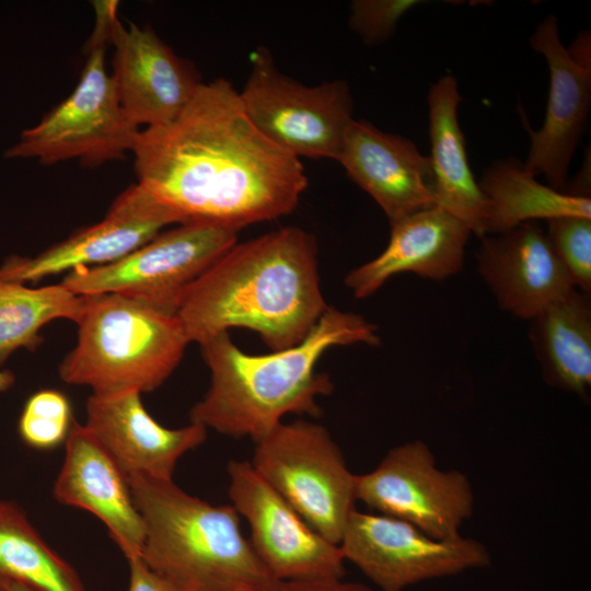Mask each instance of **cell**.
I'll return each mask as SVG.
<instances>
[{
	"label": "cell",
	"mask_w": 591,
	"mask_h": 591,
	"mask_svg": "<svg viewBox=\"0 0 591 591\" xmlns=\"http://www.w3.org/2000/svg\"><path fill=\"white\" fill-rule=\"evenodd\" d=\"M131 152L137 183L182 223L239 232L291 213L308 187L301 160L255 127L223 78L201 82L171 123L141 129Z\"/></svg>",
	"instance_id": "cell-1"
},
{
	"label": "cell",
	"mask_w": 591,
	"mask_h": 591,
	"mask_svg": "<svg viewBox=\"0 0 591 591\" xmlns=\"http://www.w3.org/2000/svg\"><path fill=\"white\" fill-rule=\"evenodd\" d=\"M328 306L315 236L285 227L236 242L183 292L175 313L189 343L241 327L278 351L301 343Z\"/></svg>",
	"instance_id": "cell-2"
},
{
	"label": "cell",
	"mask_w": 591,
	"mask_h": 591,
	"mask_svg": "<svg viewBox=\"0 0 591 591\" xmlns=\"http://www.w3.org/2000/svg\"><path fill=\"white\" fill-rule=\"evenodd\" d=\"M356 344L378 346V327L360 314L334 306L301 343L266 355L246 354L229 333L218 334L199 345L210 384L190 408L189 420L256 442L288 414L317 417L318 397L334 389L328 374L316 372L317 361L332 347Z\"/></svg>",
	"instance_id": "cell-3"
},
{
	"label": "cell",
	"mask_w": 591,
	"mask_h": 591,
	"mask_svg": "<svg viewBox=\"0 0 591 591\" xmlns=\"http://www.w3.org/2000/svg\"><path fill=\"white\" fill-rule=\"evenodd\" d=\"M144 524L141 557L184 591H266L276 579L240 528L232 505H212L173 479L128 476Z\"/></svg>",
	"instance_id": "cell-4"
},
{
	"label": "cell",
	"mask_w": 591,
	"mask_h": 591,
	"mask_svg": "<svg viewBox=\"0 0 591 591\" xmlns=\"http://www.w3.org/2000/svg\"><path fill=\"white\" fill-rule=\"evenodd\" d=\"M82 297L78 339L58 367L60 379L99 395L160 387L190 344L176 313L119 293Z\"/></svg>",
	"instance_id": "cell-5"
},
{
	"label": "cell",
	"mask_w": 591,
	"mask_h": 591,
	"mask_svg": "<svg viewBox=\"0 0 591 591\" xmlns=\"http://www.w3.org/2000/svg\"><path fill=\"white\" fill-rule=\"evenodd\" d=\"M250 462L311 528L339 544L356 510L357 475L323 425L280 422L255 442Z\"/></svg>",
	"instance_id": "cell-6"
},
{
	"label": "cell",
	"mask_w": 591,
	"mask_h": 591,
	"mask_svg": "<svg viewBox=\"0 0 591 591\" xmlns=\"http://www.w3.org/2000/svg\"><path fill=\"white\" fill-rule=\"evenodd\" d=\"M140 130L120 107L105 67V43L90 38L76 89L37 125L24 129L4 157L46 165L79 159L95 166L131 152Z\"/></svg>",
	"instance_id": "cell-7"
},
{
	"label": "cell",
	"mask_w": 591,
	"mask_h": 591,
	"mask_svg": "<svg viewBox=\"0 0 591 591\" xmlns=\"http://www.w3.org/2000/svg\"><path fill=\"white\" fill-rule=\"evenodd\" d=\"M240 94L255 127L269 140L301 159H333L355 119L346 81L333 80L308 86L282 73L270 51L256 48Z\"/></svg>",
	"instance_id": "cell-8"
},
{
	"label": "cell",
	"mask_w": 591,
	"mask_h": 591,
	"mask_svg": "<svg viewBox=\"0 0 591 591\" xmlns=\"http://www.w3.org/2000/svg\"><path fill=\"white\" fill-rule=\"evenodd\" d=\"M236 242L233 230L189 221L117 262L74 268L60 283L78 296L119 293L176 312L183 292Z\"/></svg>",
	"instance_id": "cell-9"
},
{
	"label": "cell",
	"mask_w": 591,
	"mask_h": 591,
	"mask_svg": "<svg viewBox=\"0 0 591 591\" xmlns=\"http://www.w3.org/2000/svg\"><path fill=\"white\" fill-rule=\"evenodd\" d=\"M356 496L379 513L439 540L461 536L475 506L467 476L439 468L432 451L420 440L392 448L373 470L357 475Z\"/></svg>",
	"instance_id": "cell-10"
},
{
	"label": "cell",
	"mask_w": 591,
	"mask_h": 591,
	"mask_svg": "<svg viewBox=\"0 0 591 591\" xmlns=\"http://www.w3.org/2000/svg\"><path fill=\"white\" fill-rule=\"evenodd\" d=\"M382 591H403L416 583L487 567V547L477 540H439L403 520L355 510L338 544Z\"/></svg>",
	"instance_id": "cell-11"
},
{
	"label": "cell",
	"mask_w": 591,
	"mask_h": 591,
	"mask_svg": "<svg viewBox=\"0 0 591 591\" xmlns=\"http://www.w3.org/2000/svg\"><path fill=\"white\" fill-rule=\"evenodd\" d=\"M229 497L251 531L250 543L278 580L341 579L345 558L246 460L228 463Z\"/></svg>",
	"instance_id": "cell-12"
},
{
	"label": "cell",
	"mask_w": 591,
	"mask_h": 591,
	"mask_svg": "<svg viewBox=\"0 0 591 591\" xmlns=\"http://www.w3.org/2000/svg\"><path fill=\"white\" fill-rule=\"evenodd\" d=\"M179 218L141 185L126 188L97 223L77 231L36 256L12 255L0 266V279L22 283L78 267L119 260L144 245Z\"/></svg>",
	"instance_id": "cell-13"
},
{
	"label": "cell",
	"mask_w": 591,
	"mask_h": 591,
	"mask_svg": "<svg viewBox=\"0 0 591 591\" xmlns=\"http://www.w3.org/2000/svg\"><path fill=\"white\" fill-rule=\"evenodd\" d=\"M108 43L114 46L111 74L120 107L139 129L174 120L201 83L195 71L152 30L118 16Z\"/></svg>",
	"instance_id": "cell-14"
},
{
	"label": "cell",
	"mask_w": 591,
	"mask_h": 591,
	"mask_svg": "<svg viewBox=\"0 0 591 591\" xmlns=\"http://www.w3.org/2000/svg\"><path fill=\"white\" fill-rule=\"evenodd\" d=\"M530 43L547 61L549 91L545 119L538 130L530 128L524 112L520 111L531 140L523 164L531 174L544 175L548 186L563 192L591 107V68L578 65L570 57L554 15H547L536 25Z\"/></svg>",
	"instance_id": "cell-15"
},
{
	"label": "cell",
	"mask_w": 591,
	"mask_h": 591,
	"mask_svg": "<svg viewBox=\"0 0 591 591\" xmlns=\"http://www.w3.org/2000/svg\"><path fill=\"white\" fill-rule=\"evenodd\" d=\"M336 161L373 198L390 222L434 206L430 158L404 136L354 119Z\"/></svg>",
	"instance_id": "cell-16"
},
{
	"label": "cell",
	"mask_w": 591,
	"mask_h": 591,
	"mask_svg": "<svg viewBox=\"0 0 591 591\" xmlns=\"http://www.w3.org/2000/svg\"><path fill=\"white\" fill-rule=\"evenodd\" d=\"M476 258L480 277L498 305L522 320H532L575 289L546 233L535 221L484 235Z\"/></svg>",
	"instance_id": "cell-17"
},
{
	"label": "cell",
	"mask_w": 591,
	"mask_h": 591,
	"mask_svg": "<svg viewBox=\"0 0 591 591\" xmlns=\"http://www.w3.org/2000/svg\"><path fill=\"white\" fill-rule=\"evenodd\" d=\"M85 426L125 475L173 479L177 462L201 445L208 429L189 422L171 429L146 409L138 392L91 394L85 404Z\"/></svg>",
	"instance_id": "cell-18"
},
{
	"label": "cell",
	"mask_w": 591,
	"mask_h": 591,
	"mask_svg": "<svg viewBox=\"0 0 591 591\" xmlns=\"http://www.w3.org/2000/svg\"><path fill=\"white\" fill-rule=\"evenodd\" d=\"M55 499L89 511L106 526L125 558L141 556L144 524L128 477L92 431L73 421L54 484Z\"/></svg>",
	"instance_id": "cell-19"
},
{
	"label": "cell",
	"mask_w": 591,
	"mask_h": 591,
	"mask_svg": "<svg viewBox=\"0 0 591 591\" xmlns=\"http://www.w3.org/2000/svg\"><path fill=\"white\" fill-rule=\"evenodd\" d=\"M390 224V240L381 254L345 277L355 298L372 296L401 273L443 280L462 270L472 232L447 211L432 206Z\"/></svg>",
	"instance_id": "cell-20"
},
{
	"label": "cell",
	"mask_w": 591,
	"mask_h": 591,
	"mask_svg": "<svg viewBox=\"0 0 591 591\" xmlns=\"http://www.w3.org/2000/svg\"><path fill=\"white\" fill-rule=\"evenodd\" d=\"M455 77L444 74L428 92V121L434 175V206L486 235L487 200L470 167L457 111L462 102Z\"/></svg>",
	"instance_id": "cell-21"
},
{
	"label": "cell",
	"mask_w": 591,
	"mask_h": 591,
	"mask_svg": "<svg viewBox=\"0 0 591 591\" xmlns=\"http://www.w3.org/2000/svg\"><path fill=\"white\" fill-rule=\"evenodd\" d=\"M530 340L544 379L586 396L591 386V301L577 288L530 320Z\"/></svg>",
	"instance_id": "cell-22"
},
{
	"label": "cell",
	"mask_w": 591,
	"mask_h": 591,
	"mask_svg": "<svg viewBox=\"0 0 591 591\" xmlns=\"http://www.w3.org/2000/svg\"><path fill=\"white\" fill-rule=\"evenodd\" d=\"M478 185L488 206L486 235L499 234L538 219L591 218V198L571 196L543 185L523 162L514 158L493 162Z\"/></svg>",
	"instance_id": "cell-23"
},
{
	"label": "cell",
	"mask_w": 591,
	"mask_h": 591,
	"mask_svg": "<svg viewBox=\"0 0 591 591\" xmlns=\"http://www.w3.org/2000/svg\"><path fill=\"white\" fill-rule=\"evenodd\" d=\"M0 577L34 591H85L73 567L40 536L20 506L0 499Z\"/></svg>",
	"instance_id": "cell-24"
},
{
	"label": "cell",
	"mask_w": 591,
	"mask_h": 591,
	"mask_svg": "<svg viewBox=\"0 0 591 591\" xmlns=\"http://www.w3.org/2000/svg\"><path fill=\"white\" fill-rule=\"evenodd\" d=\"M82 309L83 297L61 283L34 288L0 279V363L19 349H36L46 324L59 318L77 323Z\"/></svg>",
	"instance_id": "cell-25"
},
{
	"label": "cell",
	"mask_w": 591,
	"mask_h": 591,
	"mask_svg": "<svg viewBox=\"0 0 591 591\" xmlns=\"http://www.w3.org/2000/svg\"><path fill=\"white\" fill-rule=\"evenodd\" d=\"M73 421L70 402L63 393L40 390L26 401L19 433L28 447L50 450L66 442Z\"/></svg>",
	"instance_id": "cell-26"
},
{
	"label": "cell",
	"mask_w": 591,
	"mask_h": 591,
	"mask_svg": "<svg viewBox=\"0 0 591 591\" xmlns=\"http://www.w3.org/2000/svg\"><path fill=\"white\" fill-rule=\"evenodd\" d=\"M546 236L578 290L591 293V218L565 216L547 220Z\"/></svg>",
	"instance_id": "cell-27"
},
{
	"label": "cell",
	"mask_w": 591,
	"mask_h": 591,
	"mask_svg": "<svg viewBox=\"0 0 591 591\" xmlns=\"http://www.w3.org/2000/svg\"><path fill=\"white\" fill-rule=\"evenodd\" d=\"M419 0H355L350 5L349 27L368 46L381 45L395 32L399 20Z\"/></svg>",
	"instance_id": "cell-28"
},
{
	"label": "cell",
	"mask_w": 591,
	"mask_h": 591,
	"mask_svg": "<svg viewBox=\"0 0 591 591\" xmlns=\"http://www.w3.org/2000/svg\"><path fill=\"white\" fill-rule=\"evenodd\" d=\"M129 565L128 591H184L151 569L141 556L127 559Z\"/></svg>",
	"instance_id": "cell-29"
},
{
	"label": "cell",
	"mask_w": 591,
	"mask_h": 591,
	"mask_svg": "<svg viewBox=\"0 0 591 591\" xmlns=\"http://www.w3.org/2000/svg\"><path fill=\"white\" fill-rule=\"evenodd\" d=\"M266 591H374L361 582L341 579L278 580Z\"/></svg>",
	"instance_id": "cell-30"
},
{
	"label": "cell",
	"mask_w": 591,
	"mask_h": 591,
	"mask_svg": "<svg viewBox=\"0 0 591 591\" xmlns=\"http://www.w3.org/2000/svg\"><path fill=\"white\" fill-rule=\"evenodd\" d=\"M570 57L580 66L590 67V36L589 33L581 34L570 49H567Z\"/></svg>",
	"instance_id": "cell-31"
},
{
	"label": "cell",
	"mask_w": 591,
	"mask_h": 591,
	"mask_svg": "<svg viewBox=\"0 0 591 591\" xmlns=\"http://www.w3.org/2000/svg\"><path fill=\"white\" fill-rule=\"evenodd\" d=\"M15 383V375L12 371L0 369V393L10 390Z\"/></svg>",
	"instance_id": "cell-32"
},
{
	"label": "cell",
	"mask_w": 591,
	"mask_h": 591,
	"mask_svg": "<svg viewBox=\"0 0 591 591\" xmlns=\"http://www.w3.org/2000/svg\"><path fill=\"white\" fill-rule=\"evenodd\" d=\"M0 591H34L31 588L0 577Z\"/></svg>",
	"instance_id": "cell-33"
},
{
	"label": "cell",
	"mask_w": 591,
	"mask_h": 591,
	"mask_svg": "<svg viewBox=\"0 0 591 591\" xmlns=\"http://www.w3.org/2000/svg\"><path fill=\"white\" fill-rule=\"evenodd\" d=\"M236 591H254V590H252V589H250V588H240V589H237Z\"/></svg>",
	"instance_id": "cell-34"
}]
</instances>
